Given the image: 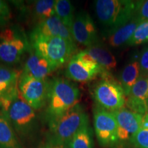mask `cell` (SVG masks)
<instances>
[{
  "instance_id": "1",
  "label": "cell",
  "mask_w": 148,
  "mask_h": 148,
  "mask_svg": "<svg viewBox=\"0 0 148 148\" xmlns=\"http://www.w3.org/2000/svg\"><path fill=\"white\" fill-rule=\"evenodd\" d=\"M79 89L70 79L61 77L50 79L44 116L47 125L79 103Z\"/></svg>"
},
{
  "instance_id": "2",
  "label": "cell",
  "mask_w": 148,
  "mask_h": 148,
  "mask_svg": "<svg viewBox=\"0 0 148 148\" xmlns=\"http://www.w3.org/2000/svg\"><path fill=\"white\" fill-rule=\"evenodd\" d=\"M136 1L130 0H97L95 11L105 36L111 34L134 17Z\"/></svg>"
},
{
  "instance_id": "3",
  "label": "cell",
  "mask_w": 148,
  "mask_h": 148,
  "mask_svg": "<svg viewBox=\"0 0 148 148\" xmlns=\"http://www.w3.org/2000/svg\"><path fill=\"white\" fill-rule=\"evenodd\" d=\"M88 122V116L84 108L77 103L58 119L48 125L49 145L56 148H65L75 133Z\"/></svg>"
},
{
  "instance_id": "4",
  "label": "cell",
  "mask_w": 148,
  "mask_h": 148,
  "mask_svg": "<svg viewBox=\"0 0 148 148\" xmlns=\"http://www.w3.org/2000/svg\"><path fill=\"white\" fill-rule=\"evenodd\" d=\"M31 50L29 36L21 26L9 24L0 29V62L8 65L16 64Z\"/></svg>"
},
{
  "instance_id": "5",
  "label": "cell",
  "mask_w": 148,
  "mask_h": 148,
  "mask_svg": "<svg viewBox=\"0 0 148 148\" xmlns=\"http://www.w3.org/2000/svg\"><path fill=\"white\" fill-rule=\"evenodd\" d=\"M2 111V110H1ZM19 139L30 141L38 134L39 123L36 110L22 99H15L6 111H3Z\"/></svg>"
},
{
  "instance_id": "6",
  "label": "cell",
  "mask_w": 148,
  "mask_h": 148,
  "mask_svg": "<svg viewBox=\"0 0 148 148\" xmlns=\"http://www.w3.org/2000/svg\"><path fill=\"white\" fill-rule=\"evenodd\" d=\"M30 42L34 52L47 60L56 69L67 64L77 51L75 42L61 37H42Z\"/></svg>"
},
{
  "instance_id": "7",
  "label": "cell",
  "mask_w": 148,
  "mask_h": 148,
  "mask_svg": "<svg viewBox=\"0 0 148 148\" xmlns=\"http://www.w3.org/2000/svg\"><path fill=\"white\" fill-rule=\"evenodd\" d=\"M101 76L92 90L97 106L111 112L124 108L126 97L120 82L111 73H105Z\"/></svg>"
},
{
  "instance_id": "8",
  "label": "cell",
  "mask_w": 148,
  "mask_h": 148,
  "mask_svg": "<svg viewBox=\"0 0 148 148\" xmlns=\"http://www.w3.org/2000/svg\"><path fill=\"white\" fill-rule=\"evenodd\" d=\"M105 71L100 66L82 50L73 56L70 59L65 71V75L70 80L78 82H87Z\"/></svg>"
},
{
  "instance_id": "9",
  "label": "cell",
  "mask_w": 148,
  "mask_h": 148,
  "mask_svg": "<svg viewBox=\"0 0 148 148\" xmlns=\"http://www.w3.org/2000/svg\"><path fill=\"white\" fill-rule=\"evenodd\" d=\"M50 79H37L20 75L18 89L22 99L35 110L45 108L49 90Z\"/></svg>"
},
{
  "instance_id": "10",
  "label": "cell",
  "mask_w": 148,
  "mask_h": 148,
  "mask_svg": "<svg viewBox=\"0 0 148 148\" xmlns=\"http://www.w3.org/2000/svg\"><path fill=\"white\" fill-rule=\"evenodd\" d=\"M93 125L100 146L116 148L118 143V125L112 112L96 106L93 110Z\"/></svg>"
},
{
  "instance_id": "11",
  "label": "cell",
  "mask_w": 148,
  "mask_h": 148,
  "mask_svg": "<svg viewBox=\"0 0 148 148\" xmlns=\"http://www.w3.org/2000/svg\"><path fill=\"white\" fill-rule=\"evenodd\" d=\"M118 125L116 148H132L134 135L141 128L143 116L126 108L112 112Z\"/></svg>"
},
{
  "instance_id": "12",
  "label": "cell",
  "mask_w": 148,
  "mask_h": 148,
  "mask_svg": "<svg viewBox=\"0 0 148 148\" xmlns=\"http://www.w3.org/2000/svg\"><path fill=\"white\" fill-rule=\"evenodd\" d=\"M21 72L14 68L0 64V108L6 111L20 96L18 89Z\"/></svg>"
},
{
  "instance_id": "13",
  "label": "cell",
  "mask_w": 148,
  "mask_h": 148,
  "mask_svg": "<svg viewBox=\"0 0 148 148\" xmlns=\"http://www.w3.org/2000/svg\"><path fill=\"white\" fill-rule=\"evenodd\" d=\"M71 33L75 42L86 47L99 42L95 24L85 10H80L75 14Z\"/></svg>"
},
{
  "instance_id": "14",
  "label": "cell",
  "mask_w": 148,
  "mask_h": 148,
  "mask_svg": "<svg viewBox=\"0 0 148 148\" xmlns=\"http://www.w3.org/2000/svg\"><path fill=\"white\" fill-rule=\"evenodd\" d=\"M42 37H61L75 42L71 31L56 15L35 25L29 35L30 41Z\"/></svg>"
},
{
  "instance_id": "15",
  "label": "cell",
  "mask_w": 148,
  "mask_h": 148,
  "mask_svg": "<svg viewBox=\"0 0 148 148\" xmlns=\"http://www.w3.org/2000/svg\"><path fill=\"white\" fill-rule=\"evenodd\" d=\"M16 3L22 12L25 13L24 15L30 18L34 26L55 15L56 1L53 0H38L28 3L27 6L22 1Z\"/></svg>"
},
{
  "instance_id": "16",
  "label": "cell",
  "mask_w": 148,
  "mask_h": 148,
  "mask_svg": "<svg viewBox=\"0 0 148 148\" xmlns=\"http://www.w3.org/2000/svg\"><path fill=\"white\" fill-rule=\"evenodd\" d=\"M56 70V69L49 61L35 53L32 48L20 75L45 79Z\"/></svg>"
},
{
  "instance_id": "17",
  "label": "cell",
  "mask_w": 148,
  "mask_h": 148,
  "mask_svg": "<svg viewBox=\"0 0 148 148\" xmlns=\"http://www.w3.org/2000/svg\"><path fill=\"white\" fill-rule=\"evenodd\" d=\"M82 51L93 59L105 71L110 73L116 68V60L114 56L99 42Z\"/></svg>"
},
{
  "instance_id": "18",
  "label": "cell",
  "mask_w": 148,
  "mask_h": 148,
  "mask_svg": "<svg viewBox=\"0 0 148 148\" xmlns=\"http://www.w3.org/2000/svg\"><path fill=\"white\" fill-rule=\"evenodd\" d=\"M142 22L134 15L128 23L111 34L105 36L108 45L112 47H119L127 44L134 31Z\"/></svg>"
},
{
  "instance_id": "19",
  "label": "cell",
  "mask_w": 148,
  "mask_h": 148,
  "mask_svg": "<svg viewBox=\"0 0 148 148\" xmlns=\"http://www.w3.org/2000/svg\"><path fill=\"white\" fill-rule=\"evenodd\" d=\"M0 148H24L3 111L0 110Z\"/></svg>"
},
{
  "instance_id": "20",
  "label": "cell",
  "mask_w": 148,
  "mask_h": 148,
  "mask_svg": "<svg viewBox=\"0 0 148 148\" xmlns=\"http://www.w3.org/2000/svg\"><path fill=\"white\" fill-rule=\"evenodd\" d=\"M140 77V65L138 59L134 58L124 66L120 74L119 82L125 97L130 95L132 86Z\"/></svg>"
},
{
  "instance_id": "21",
  "label": "cell",
  "mask_w": 148,
  "mask_h": 148,
  "mask_svg": "<svg viewBox=\"0 0 148 148\" xmlns=\"http://www.w3.org/2000/svg\"><path fill=\"white\" fill-rule=\"evenodd\" d=\"M73 4L68 0H57L55 3V15L58 17L64 26L71 31L75 14Z\"/></svg>"
},
{
  "instance_id": "22",
  "label": "cell",
  "mask_w": 148,
  "mask_h": 148,
  "mask_svg": "<svg viewBox=\"0 0 148 148\" xmlns=\"http://www.w3.org/2000/svg\"><path fill=\"white\" fill-rule=\"evenodd\" d=\"M69 148H93L92 130L89 122L79 130L70 140Z\"/></svg>"
},
{
  "instance_id": "23",
  "label": "cell",
  "mask_w": 148,
  "mask_h": 148,
  "mask_svg": "<svg viewBox=\"0 0 148 148\" xmlns=\"http://www.w3.org/2000/svg\"><path fill=\"white\" fill-rule=\"evenodd\" d=\"M128 96L140 100L148 101V76L140 75Z\"/></svg>"
},
{
  "instance_id": "24",
  "label": "cell",
  "mask_w": 148,
  "mask_h": 148,
  "mask_svg": "<svg viewBox=\"0 0 148 148\" xmlns=\"http://www.w3.org/2000/svg\"><path fill=\"white\" fill-rule=\"evenodd\" d=\"M148 42V20L141 23L134 31L127 45H138Z\"/></svg>"
},
{
  "instance_id": "25",
  "label": "cell",
  "mask_w": 148,
  "mask_h": 148,
  "mask_svg": "<svg viewBox=\"0 0 148 148\" xmlns=\"http://www.w3.org/2000/svg\"><path fill=\"white\" fill-rule=\"evenodd\" d=\"M126 108L132 111L135 113H138L144 116L148 111V101H143L135 99L131 97H126L125 99Z\"/></svg>"
},
{
  "instance_id": "26",
  "label": "cell",
  "mask_w": 148,
  "mask_h": 148,
  "mask_svg": "<svg viewBox=\"0 0 148 148\" xmlns=\"http://www.w3.org/2000/svg\"><path fill=\"white\" fill-rule=\"evenodd\" d=\"M12 16V11L8 3L0 0V29L9 25Z\"/></svg>"
},
{
  "instance_id": "27",
  "label": "cell",
  "mask_w": 148,
  "mask_h": 148,
  "mask_svg": "<svg viewBox=\"0 0 148 148\" xmlns=\"http://www.w3.org/2000/svg\"><path fill=\"white\" fill-rule=\"evenodd\" d=\"M134 148H148V128H140L132 139Z\"/></svg>"
},
{
  "instance_id": "28",
  "label": "cell",
  "mask_w": 148,
  "mask_h": 148,
  "mask_svg": "<svg viewBox=\"0 0 148 148\" xmlns=\"http://www.w3.org/2000/svg\"><path fill=\"white\" fill-rule=\"evenodd\" d=\"M135 16L143 23L148 20V0L136 1Z\"/></svg>"
},
{
  "instance_id": "29",
  "label": "cell",
  "mask_w": 148,
  "mask_h": 148,
  "mask_svg": "<svg viewBox=\"0 0 148 148\" xmlns=\"http://www.w3.org/2000/svg\"><path fill=\"white\" fill-rule=\"evenodd\" d=\"M140 65V75L148 76V47L144 48L138 59Z\"/></svg>"
},
{
  "instance_id": "30",
  "label": "cell",
  "mask_w": 148,
  "mask_h": 148,
  "mask_svg": "<svg viewBox=\"0 0 148 148\" xmlns=\"http://www.w3.org/2000/svg\"><path fill=\"white\" fill-rule=\"evenodd\" d=\"M141 128H148V111L143 116V121H142Z\"/></svg>"
},
{
  "instance_id": "31",
  "label": "cell",
  "mask_w": 148,
  "mask_h": 148,
  "mask_svg": "<svg viewBox=\"0 0 148 148\" xmlns=\"http://www.w3.org/2000/svg\"><path fill=\"white\" fill-rule=\"evenodd\" d=\"M40 148H56V147H53V146H51V145H49V144H48L47 145H45V146H42V147H40Z\"/></svg>"
}]
</instances>
